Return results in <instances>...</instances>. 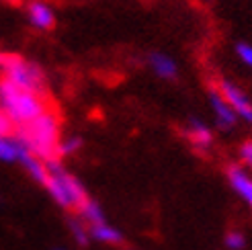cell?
I'll list each match as a JSON object with an SVG mask.
<instances>
[{
  "label": "cell",
  "mask_w": 252,
  "mask_h": 250,
  "mask_svg": "<svg viewBox=\"0 0 252 250\" xmlns=\"http://www.w3.org/2000/svg\"><path fill=\"white\" fill-rule=\"evenodd\" d=\"M0 58H2V56H0ZM0 68H2V64H0Z\"/></svg>",
  "instance_id": "cell-21"
},
{
  "label": "cell",
  "mask_w": 252,
  "mask_h": 250,
  "mask_svg": "<svg viewBox=\"0 0 252 250\" xmlns=\"http://www.w3.org/2000/svg\"><path fill=\"white\" fill-rule=\"evenodd\" d=\"M0 109L15 121L17 127H23L41 117L47 111V105L41 94L23 91L8 80H2L0 82Z\"/></svg>",
  "instance_id": "cell-2"
},
{
  "label": "cell",
  "mask_w": 252,
  "mask_h": 250,
  "mask_svg": "<svg viewBox=\"0 0 252 250\" xmlns=\"http://www.w3.org/2000/svg\"><path fill=\"white\" fill-rule=\"evenodd\" d=\"M187 135L191 137L195 146L205 148V146H209V144H211V131L205 127L203 123H199L197 119H191V125H189Z\"/></svg>",
  "instance_id": "cell-13"
},
{
  "label": "cell",
  "mask_w": 252,
  "mask_h": 250,
  "mask_svg": "<svg viewBox=\"0 0 252 250\" xmlns=\"http://www.w3.org/2000/svg\"><path fill=\"white\" fill-rule=\"evenodd\" d=\"M80 218L86 221V223H91V226H98V223H107L105 221V214H103V209H100V205L96 201H93V199H88V201L80 207Z\"/></svg>",
  "instance_id": "cell-12"
},
{
  "label": "cell",
  "mask_w": 252,
  "mask_h": 250,
  "mask_svg": "<svg viewBox=\"0 0 252 250\" xmlns=\"http://www.w3.org/2000/svg\"><path fill=\"white\" fill-rule=\"evenodd\" d=\"M228 179H230L232 187L236 189V193L240 195L244 201H248L252 205V179L248 177V174L238 166H230L228 168Z\"/></svg>",
  "instance_id": "cell-6"
},
{
  "label": "cell",
  "mask_w": 252,
  "mask_h": 250,
  "mask_svg": "<svg viewBox=\"0 0 252 250\" xmlns=\"http://www.w3.org/2000/svg\"><path fill=\"white\" fill-rule=\"evenodd\" d=\"M17 125H15V121H12L2 109H0V135L2 137H15V133H17Z\"/></svg>",
  "instance_id": "cell-15"
},
{
  "label": "cell",
  "mask_w": 252,
  "mask_h": 250,
  "mask_svg": "<svg viewBox=\"0 0 252 250\" xmlns=\"http://www.w3.org/2000/svg\"><path fill=\"white\" fill-rule=\"evenodd\" d=\"M225 246H228L230 250H242L246 246V238L240 232H230L228 236H225Z\"/></svg>",
  "instance_id": "cell-17"
},
{
  "label": "cell",
  "mask_w": 252,
  "mask_h": 250,
  "mask_svg": "<svg viewBox=\"0 0 252 250\" xmlns=\"http://www.w3.org/2000/svg\"><path fill=\"white\" fill-rule=\"evenodd\" d=\"M21 152H23V144L17 140V137H2L0 135V160L15 162V160H19Z\"/></svg>",
  "instance_id": "cell-10"
},
{
  "label": "cell",
  "mask_w": 252,
  "mask_h": 250,
  "mask_svg": "<svg viewBox=\"0 0 252 250\" xmlns=\"http://www.w3.org/2000/svg\"><path fill=\"white\" fill-rule=\"evenodd\" d=\"M0 64H2V70H4V80H8L10 84L35 94L45 93V76L39 66L25 62L17 56H2Z\"/></svg>",
  "instance_id": "cell-3"
},
{
  "label": "cell",
  "mask_w": 252,
  "mask_h": 250,
  "mask_svg": "<svg viewBox=\"0 0 252 250\" xmlns=\"http://www.w3.org/2000/svg\"><path fill=\"white\" fill-rule=\"evenodd\" d=\"M240 156H242V160L246 162V164L252 166V142H246V144L240 148Z\"/></svg>",
  "instance_id": "cell-19"
},
{
  "label": "cell",
  "mask_w": 252,
  "mask_h": 250,
  "mask_svg": "<svg viewBox=\"0 0 252 250\" xmlns=\"http://www.w3.org/2000/svg\"><path fill=\"white\" fill-rule=\"evenodd\" d=\"M82 146L80 137H68V140L60 142V156H66V154H74L76 150Z\"/></svg>",
  "instance_id": "cell-16"
},
{
  "label": "cell",
  "mask_w": 252,
  "mask_h": 250,
  "mask_svg": "<svg viewBox=\"0 0 252 250\" xmlns=\"http://www.w3.org/2000/svg\"><path fill=\"white\" fill-rule=\"evenodd\" d=\"M88 234H91V238L98 240V242H105V244H113L117 246L123 242V234L119 230H115L113 226H109V223H98V226H91V230H88Z\"/></svg>",
  "instance_id": "cell-9"
},
{
  "label": "cell",
  "mask_w": 252,
  "mask_h": 250,
  "mask_svg": "<svg viewBox=\"0 0 252 250\" xmlns=\"http://www.w3.org/2000/svg\"><path fill=\"white\" fill-rule=\"evenodd\" d=\"M15 137L33 156L43 162H52L60 158V123L58 117L49 111H45L35 121L19 127Z\"/></svg>",
  "instance_id": "cell-1"
},
{
  "label": "cell",
  "mask_w": 252,
  "mask_h": 250,
  "mask_svg": "<svg viewBox=\"0 0 252 250\" xmlns=\"http://www.w3.org/2000/svg\"><path fill=\"white\" fill-rule=\"evenodd\" d=\"M54 250H64V248H54Z\"/></svg>",
  "instance_id": "cell-20"
},
{
  "label": "cell",
  "mask_w": 252,
  "mask_h": 250,
  "mask_svg": "<svg viewBox=\"0 0 252 250\" xmlns=\"http://www.w3.org/2000/svg\"><path fill=\"white\" fill-rule=\"evenodd\" d=\"M29 19L37 29H52L56 23L54 10L45 2H39V0H35V2L29 4Z\"/></svg>",
  "instance_id": "cell-7"
},
{
  "label": "cell",
  "mask_w": 252,
  "mask_h": 250,
  "mask_svg": "<svg viewBox=\"0 0 252 250\" xmlns=\"http://www.w3.org/2000/svg\"><path fill=\"white\" fill-rule=\"evenodd\" d=\"M19 162H23V166L27 168V172L31 174V177H33L37 183H41V185H45V183H47L49 172H47L45 162H43V160H39L37 156H33V154H31L25 146H23V152H21V156H19Z\"/></svg>",
  "instance_id": "cell-5"
},
{
  "label": "cell",
  "mask_w": 252,
  "mask_h": 250,
  "mask_svg": "<svg viewBox=\"0 0 252 250\" xmlns=\"http://www.w3.org/2000/svg\"><path fill=\"white\" fill-rule=\"evenodd\" d=\"M209 98H211V105H213V111H216V115H218L220 125H221V127H232V125L236 123L234 109L223 101V96L218 91H211L209 93Z\"/></svg>",
  "instance_id": "cell-8"
},
{
  "label": "cell",
  "mask_w": 252,
  "mask_h": 250,
  "mask_svg": "<svg viewBox=\"0 0 252 250\" xmlns=\"http://www.w3.org/2000/svg\"><path fill=\"white\" fill-rule=\"evenodd\" d=\"M220 94L223 96V101L234 109V113H236V115L244 117L246 121H252V105L248 103V98H246L240 91H238L234 84L225 82V80L220 82Z\"/></svg>",
  "instance_id": "cell-4"
},
{
  "label": "cell",
  "mask_w": 252,
  "mask_h": 250,
  "mask_svg": "<svg viewBox=\"0 0 252 250\" xmlns=\"http://www.w3.org/2000/svg\"><path fill=\"white\" fill-rule=\"evenodd\" d=\"M70 230H72V234H74V238H76V242L80 244V246H86L88 244V230L84 228V223L80 221V219H70Z\"/></svg>",
  "instance_id": "cell-14"
},
{
  "label": "cell",
  "mask_w": 252,
  "mask_h": 250,
  "mask_svg": "<svg viewBox=\"0 0 252 250\" xmlns=\"http://www.w3.org/2000/svg\"><path fill=\"white\" fill-rule=\"evenodd\" d=\"M150 64H152L154 72L158 74V76H162V78H172L176 74L174 62L168 56H164V54H152V56H150Z\"/></svg>",
  "instance_id": "cell-11"
},
{
  "label": "cell",
  "mask_w": 252,
  "mask_h": 250,
  "mask_svg": "<svg viewBox=\"0 0 252 250\" xmlns=\"http://www.w3.org/2000/svg\"><path fill=\"white\" fill-rule=\"evenodd\" d=\"M236 49H238V56H240L248 66H252V47H250V45H246V43H240Z\"/></svg>",
  "instance_id": "cell-18"
}]
</instances>
